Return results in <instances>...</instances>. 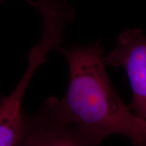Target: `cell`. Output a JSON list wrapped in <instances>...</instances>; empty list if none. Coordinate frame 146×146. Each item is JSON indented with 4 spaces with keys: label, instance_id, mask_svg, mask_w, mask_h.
<instances>
[{
    "label": "cell",
    "instance_id": "obj_1",
    "mask_svg": "<svg viewBox=\"0 0 146 146\" xmlns=\"http://www.w3.org/2000/svg\"><path fill=\"white\" fill-rule=\"evenodd\" d=\"M60 50L66 58L70 75L65 96L57 98L63 116L100 142L120 135L133 146H146V122L125 105L113 87L100 45Z\"/></svg>",
    "mask_w": 146,
    "mask_h": 146
},
{
    "label": "cell",
    "instance_id": "obj_6",
    "mask_svg": "<svg viewBox=\"0 0 146 146\" xmlns=\"http://www.w3.org/2000/svg\"><path fill=\"white\" fill-rule=\"evenodd\" d=\"M145 120V121L146 122V116H145V120Z\"/></svg>",
    "mask_w": 146,
    "mask_h": 146
},
{
    "label": "cell",
    "instance_id": "obj_5",
    "mask_svg": "<svg viewBox=\"0 0 146 146\" xmlns=\"http://www.w3.org/2000/svg\"><path fill=\"white\" fill-rule=\"evenodd\" d=\"M1 2H2V0H0V4H1Z\"/></svg>",
    "mask_w": 146,
    "mask_h": 146
},
{
    "label": "cell",
    "instance_id": "obj_4",
    "mask_svg": "<svg viewBox=\"0 0 146 146\" xmlns=\"http://www.w3.org/2000/svg\"><path fill=\"white\" fill-rule=\"evenodd\" d=\"M106 65L122 67L127 72L132 89L129 106L135 114L146 116V36L140 28L119 34L117 45L105 57Z\"/></svg>",
    "mask_w": 146,
    "mask_h": 146
},
{
    "label": "cell",
    "instance_id": "obj_2",
    "mask_svg": "<svg viewBox=\"0 0 146 146\" xmlns=\"http://www.w3.org/2000/svg\"><path fill=\"white\" fill-rule=\"evenodd\" d=\"M89 135L63 116L56 97H49L35 112L23 110L16 146H100Z\"/></svg>",
    "mask_w": 146,
    "mask_h": 146
},
{
    "label": "cell",
    "instance_id": "obj_3",
    "mask_svg": "<svg viewBox=\"0 0 146 146\" xmlns=\"http://www.w3.org/2000/svg\"><path fill=\"white\" fill-rule=\"evenodd\" d=\"M63 30L52 22L43 25L40 41L29 54L28 66L15 89L0 100V146H16L21 132L23 110L22 103L31 80L52 51L60 50Z\"/></svg>",
    "mask_w": 146,
    "mask_h": 146
}]
</instances>
